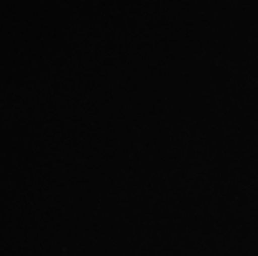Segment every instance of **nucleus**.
I'll return each mask as SVG.
<instances>
[]
</instances>
